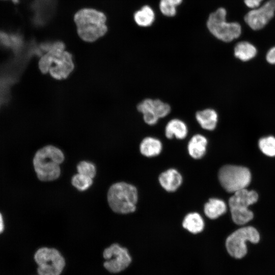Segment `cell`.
I'll return each mask as SVG.
<instances>
[{
    "instance_id": "obj_6",
    "label": "cell",
    "mask_w": 275,
    "mask_h": 275,
    "mask_svg": "<svg viewBox=\"0 0 275 275\" xmlns=\"http://www.w3.org/2000/svg\"><path fill=\"white\" fill-rule=\"evenodd\" d=\"M258 194L254 190L244 188L238 190L229 200L232 218L237 225H243L250 221L254 216L248 207L256 202Z\"/></svg>"
},
{
    "instance_id": "obj_17",
    "label": "cell",
    "mask_w": 275,
    "mask_h": 275,
    "mask_svg": "<svg viewBox=\"0 0 275 275\" xmlns=\"http://www.w3.org/2000/svg\"><path fill=\"white\" fill-rule=\"evenodd\" d=\"M208 144L207 138L201 134L194 135L189 141L187 150L193 158L199 159L205 153Z\"/></svg>"
},
{
    "instance_id": "obj_9",
    "label": "cell",
    "mask_w": 275,
    "mask_h": 275,
    "mask_svg": "<svg viewBox=\"0 0 275 275\" xmlns=\"http://www.w3.org/2000/svg\"><path fill=\"white\" fill-rule=\"evenodd\" d=\"M38 265L39 275H60L65 266V260L56 249L43 247L39 249L34 255Z\"/></svg>"
},
{
    "instance_id": "obj_5",
    "label": "cell",
    "mask_w": 275,
    "mask_h": 275,
    "mask_svg": "<svg viewBox=\"0 0 275 275\" xmlns=\"http://www.w3.org/2000/svg\"><path fill=\"white\" fill-rule=\"evenodd\" d=\"M138 200V192L133 185L124 182L113 184L107 193V201L111 208L120 214L135 211Z\"/></svg>"
},
{
    "instance_id": "obj_11",
    "label": "cell",
    "mask_w": 275,
    "mask_h": 275,
    "mask_svg": "<svg viewBox=\"0 0 275 275\" xmlns=\"http://www.w3.org/2000/svg\"><path fill=\"white\" fill-rule=\"evenodd\" d=\"M106 260L103 265L109 272L118 273L126 269L132 262L128 250L118 243H114L106 248L103 253Z\"/></svg>"
},
{
    "instance_id": "obj_2",
    "label": "cell",
    "mask_w": 275,
    "mask_h": 275,
    "mask_svg": "<svg viewBox=\"0 0 275 275\" xmlns=\"http://www.w3.org/2000/svg\"><path fill=\"white\" fill-rule=\"evenodd\" d=\"M64 158L62 151L53 146H46L38 150L33 159L38 178L42 181L58 179L61 174L60 164L63 162Z\"/></svg>"
},
{
    "instance_id": "obj_4",
    "label": "cell",
    "mask_w": 275,
    "mask_h": 275,
    "mask_svg": "<svg viewBox=\"0 0 275 275\" xmlns=\"http://www.w3.org/2000/svg\"><path fill=\"white\" fill-rule=\"evenodd\" d=\"M227 17V10L219 7L209 14L205 23L211 36L225 43L238 38L241 34L240 24L237 22H228Z\"/></svg>"
},
{
    "instance_id": "obj_29",
    "label": "cell",
    "mask_w": 275,
    "mask_h": 275,
    "mask_svg": "<svg viewBox=\"0 0 275 275\" xmlns=\"http://www.w3.org/2000/svg\"><path fill=\"white\" fill-rule=\"evenodd\" d=\"M14 3H17L18 2V0H12Z\"/></svg>"
},
{
    "instance_id": "obj_28",
    "label": "cell",
    "mask_w": 275,
    "mask_h": 275,
    "mask_svg": "<svg viewBox=\"0 0 275 275\" xmlns=\"http://www.w3.org/2000/svg\"><path fill=\"white\" fill-rule=\"evenodd\" d=\"M5 230L4 218L2 213L0 212V234H2Z\"/></svg>"
},
{
    "instance_id": "obj_24",
    "label": "cell",
    "mask_w": 275,
    "mask_h": 275,
    "mask_svg": "<svg viewBox=\"0 0 275 275\" xmlns=\"http://www.w3.org/2000/svg\"><path fill=\"white\" fill-rule=\"evenodd\" d=\"M71 183L78 190L84 191L92 185L93 180L91 178L78 173L72 177Z\"/></svg>"
},
{
    "instance_id": "obj_23",
    "label": "cell",
    "mask_w": 275,
    "mask_h": 275,
    "mask_svg": "<svg viewBox=\"0 0 275 275\" xmlns=\"http://www.w3.org/2000/svg\"><path fill=\"white\" fill-rule=\"evenodd\" d=\"M259 147L266 155L275 156V138L272 136L264 137L259 141Z\"/></svg>"
},
{
    "instance_id": "obj_13",
    "label": "cell",
    "mask_w": 275,
    "mask_h": 275,
    "mask_svg": "<svg viewBox=\"0 0 275 275\" xmlns=\"http://www.w3.org/2000/svg\"><path fill=\"white\" fill-rule=\"evenodd\" d=\"M157 12L151 5L146 4L141 6L133 14L135 24L141 29L151 27L155 22Z\"/></svg>"
},
{
    "instance_id": "obj_19",
    "label": "cell",
    "mask_w": 275,
    "mask_h": 275,
    "mask_svg": "<svg viewBox=\"0 0 275 275\" xmlns=\"http://www.w3.org/2000/svg\"><path fill=\"white\" fill-rule=\"evenodd\" d=\"M184 2V0H159L158 4V12L166 18L175 17L178 8Z\"/></svg>"
},
{
    "instance_id": "obj_25",
    "label": "cell",
    "mask_w": 275,
    "mask_h": 275,
    "mask_svg": "<svg viewBox=\"0 0 275 275\" xmlns=\"http://www.w3.org/2000/svg\"><path fill=\"white\" fill-rule=\"evenodd\" d=\"M78 173L85 175L90 178H93L96 173L95 165L89 161H82L77 166Z\"/></svg>"
},
{
    "instance_id": "obj_15",
    "label": "cell",
    "mask_w": 275,
    "mask_h": 275,
    "mask_svg": "<svg viewBox=\"0 0 275 275\" xmlns=\"http://www.w3.org/2000/svg\"><path fill=\"white\" fill-rule=\"evenodd\" d=\"M188 131L186 123L177 118L170 120L166 124L164 129L165 135L169 139L173 137L180 140L184 139L187 136Z\"/></svg>"
},
{
    "instance_id": "obj_22",
    "label": "cell",
    "mask_w": 275,
    "mask_h": 275,
    "mask_svg": "<svg viewBox=\"0 0 275 275\" xmlns=\"http://www.w3.org/2000/svg\"><path fill=\"white\" fill-rule=\"evenodd\" d=\"M183 227L189 232L193 234L201 232L204 226V221L201 215L196 213H190L184 217Z\"/></svg>"
},
{
    "instance_id": "obj_1",
    "label": "cell",
    "mask_w": 275,
    "mask_h": 275,
    "mask_svg": "<svg viewBox=\"0 0 275 275\" xmlns=\"http://www.w3.org/2000/svg\"><path fill=\"white\" fill-rule=\"evenodd\" d=\"M46 51L39 61V68L43 73L49 72L57 79L66 78L74 68L71 53L64 50L65 45L57 41L43 45Z\"/></svg>"
},
{
    "instance_id": "obj_21",
    "label": "cell",
    "mask_w": 275,
    "mask_h": 275,
    "mask_svg": "<svg viewBox=\"0 0 275 275\" xmlns=\"http://www.w3.org/2000/svg\"><path fill=\"white\" fill-rule=\"evenodd\" d=\"M234 53L235 57L240 60L248 61L255 57L257 54V49L250 42L241 41L235 45Z\"/></svg>"
},
{
    "instance_id": "obj_12",
    "label": "cell",
    "mask_w": 275,
    "mask_h": 275,
    "mask_svg": "<svg viewBox=\"0 0 275 275\" xmlns=\"http://www.w3.org/2000/svg\"><path fill=\"white\" fill-rule=\"evenodd\" d=\"M275 13V0H268L262 6L249 11L244 21L253 30L263 29L273 18Z\"/></svg>"
},
{
    "instance_id": "obj_27",
    "label": "cell",
    "mask_w": 275,
    "mask_h": 275,
    "mask_svg": "<svg viewBox=\"0 0 275 275\" xmlns=\"http://www.w3.org/2000/svg\"><path fill=\"white\" fill-rule=\"evenodd\" d=\"M263 0H244L245 5L253 9L258 8Z\"/></svg>"
},
{
    "instance_id": "obj_8",
    "label": "cell",
    "mask_w": 275,
    "mask_h": 275,
    "mask_svg": "<svg viewBox=\"0 0 275 275\" xmlns=\"http://www.w3.org/2000/svg\"><path fill=\"white\" fill-rule=\"evenodd\" d=\"M260 235L254 227L249 226L240 228L231 235L226 240V248L229 254L236 259L243 257L247 253L246 242L249 241L258 243Z\"/></svg>"
},
{
    "instance_id": "obj_16",
    "label": "cell",
    "mask_w": 275,
    "mask_h": 275,
    "mask_svg": "<svg viewBox=\"0 0 275 275\" xmlns=\"http://www.w3.org/2000/svg\"><path fill=\"white\" fill-rule=\"evenodd\" d=\"M161 186L168 191H174L181 185L182 177L175 169H169L162 173L159 177Z\"/></svg>"
},
{
    "instance_id": "obj_7",
    "label": "cell",
    "mask_w": 275,
    "mask_h": 275,
    "mask_svg": "<svg viewBox=\"0 0 275 275\" xmlns=\"http://www.w3.org/2000/svg\"><path fill=\"white\" fill-rule=\"evenodd\" d=\"M219 182L229 193H235L245 188L251 180V173L246 168L226 165L222 167L218 174Z\"/></svg>"
},
{
    "instance_id": "obj_20",
    "label": "cell",
    "mask_w": 275,
    "mask_h": 275,
    "mask_svg": "<svg viewBox=\"0 0 275 275\" xmlns=\"http://www.w3.org/2000/svg\"><path fill=\"white\" fill-rule=\"evenodd\" d=\"M227 207L225 202L219 199L212 198L205 204L204 213L211 219H215L226 212Z\"/></svg>"
},
{
    "instance_id": "obj_18",
    "label": "cell",
    "mask_w": 275,
    "mask_h": 275,
    "mask_svg": "<svg viewBox=\"0 0 275 275\" xmlns=\"http://www.w3.org/2000/svg\"><path fill=\"white\" fill-rule=\"evenodd\" d=\"M162 148V143L160 141L151 136L145 138L140 145L141 153L147 157L158 155L161 152Z\"/></svg>"
},
{
    "instance_id": "obj_10",
    "label": "cell",
    "mask_w": 275,
    "mask_h": 275,
    "mask_svg": "<svg viewBox=\"0 0 275 275\" xmlns=\"http://www.w3.org/2000/svg\"><path fill=\"white\" fill-rule=\"evenodd\" d=\"M136 108L142 114L144 122L151 126L157 124L171 111V106L159 99L145 98L138 104Z\"/></svg>"
},
{
    "instance_id": "obj_26",
    "label": "cell",
    "mask_w": 275,
    "mask_h": 275,
    "mask_svg": "<svg viewBox=\"0 0 275 275\" xmlns=\"http://www.w3.org/2000/svg\"><path fill=\"white\" fill-rule=\"evenodd\" d=\"M266 58L268 63L271 64H275V46L268 50Z\"/></svg>"
},
{
    "instance_id": "obj_3",
    "label": "cell",
    "mask_w": 275,
    "mask_h": 275,
    "mask_svg": "<svg viewBox=\"0 0 275 275\" xmlns=\"http://www.w3.org/2000/svg\"><path fill=\"white\" fill-rule=\"evenodd\" d=\"M74 20L78 36L86 42L96 41L104 36L107 31L105 15L93 9L80 10L75 14Z\"/></svg>"
},
{
    "instance_id": "obj_14",
    "label": "cell",
    "mask_w": 275,
    "mask_h": 275,
    "mask_svg": "<svg viewBox=\"0 0 275 275\" xmlns=\"http://www.w3.org/2000/svg\"><path fill=\"white\" fill-rule=\"evenodd\" d=\"M195 119L202 129L212 131L216 127L218 114L214 109L207 108L197 111Z\"/></svg>"
}]
</instances>
